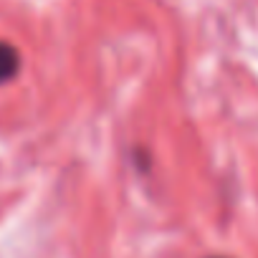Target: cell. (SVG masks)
Wrapping results in <instances>:
<instances>
[{
	"instance_id": "1",
	"label": "cell",
	"mask_w": 258,
	"mask_h": 258,
	"mask_svg": "<svg viewBox=\"0 0 258 258\" xmlns=\"http://www.w3.org/2000/svg\"><path fill=\"white\" fill-rule=\"evenodd\" d=\"M21 69V56L18 51L11 46V43H3L0 41V84L11 81Z\"/></svg>"
}]
</instances>
